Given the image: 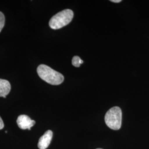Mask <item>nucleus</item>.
<instances>
[{
    "label": "nucleus",
    "instance_id": "f257e3e1",
    "mask_svg": "<svg viewBox=\"0 0 149 149\" xmlns=\"http://www.w3.org/2000/svg\"><path fill=\"white\" fill-rule=\"evenodd\" d=\"M37 73L42 80L53 85H59L64 81L63 74L44 64L38 67Z\"/></svg>",
    "mask_w": 149,
    "mask_h": 149
},
{
    "label": "nucleus",
    "instance_id": "f03ea898",
    "mask_svg": "<svg viewBox=\"0 0 149 149\" xmlns=\"http://www.w3.org/2000/svg\"><path fill=\"white\" fill-rule=\"evenodd\" d=\"M74 17L73 11L66 9L56 14L50 19L49 24L53 29H59L69 24Z\"/></svg>",
    "mask_w": 149,
    "mask_h": 149
},
{
    "label": "nucleus",
    "instance_id": "7ed1b4c3",
    "mask_svg": "<svg viewBox=\"0 0 149 149\" xmlns=\"http://www.w3.org/2000/svg\"><path fill=\"white\" fill-rule=\"evenodd\" d=\"M122 119V112L118 107L111 108L105 115V123L111 129L118 130L121 128Z\"/></svg>",
    "mask_w": 149,
    "mask_h": 149
},
{
    "label": "nucleus",
    "instance_id": "20e7f679",
    "mask_svg": "<svg viewBox=\"0 0 149 149\" xmlns=\"http://www.w3.org/2000/svg\"><path fill=\"white\" fill-rule=\"evenodd\" d=\"M17 123L19 128L21 129L31 130L32 127L36 124V122L32 120L27 115H21L17 118Z\"/></svg>",
    "mask_w": 149,
    "mask_h": 149
},
{
    "label": "nucleus",
    "instance_id": "39448f33",
    "mask_svg": "<svg viewBox=\"0 0 149 149\" xmlns=\"http://www.w3.org/2000/svg\"><path fill=\"white\" fill-rule=\"evenodd\" d=\"M53 132L49 130L47 131L39 140L38 146L39 149H46L50 144L53 138Z\"/></svg>",
    "mask_w": 149,
    "mask_h": 149
},
{
    "label": "nucleus",
    "instance_id": "423d86ee",
    "mask_svg": "<svg viewBox=\"0 0 149 149\" xmlns=\"http://www.w3.org/2000/svg\"><path fill=\"white\" fill-rule=\"evenodd\" d=\"M11 91L10 83L7 80L0 79V97L6 98Z\"/></svg>",
    "mask_w": 149,
    "mask_h": 149
},
{
    "label": "nucleus",
    "instance_id": "0eeeda50",
    "mask_svg": "<svg viewBox=\"0 0 149 149\" xmlns=\"http://www.w3.org/2000/svg\"><path fill=\"white\" fill-rule=\"evenodd\" d=\"M84 61L80 59V57L78 56H74L72 60V64L75 67H80L81 64H83Z\"/></svg>",
    "mask_w": 149,
    "mask_h": 149
},
{
    "label": "nucleus",
    "instance_id": "6e6552de",
    "mask_svg": "<svg viewBox=\"0 0 149 149\" xmlns=\"http://www.w3.org/2000/svg\"><path fill=\"white\" fill-rule=\"evenodd\" d=\"M5 22V17L3 13L0 12V32H1L2 29L4 27Z\"/></svg>",
    "mask_w": 149,
    "mask_h": 149
},
{
    "label": "nucleus",
    "instance_id": "1a4fd4ad",
    "mask_svg": "<svg viewBox=\"0 0 149 149\" xmlns=\"http://www.w3.org/2000/svg\"><path fill=\"white\" fill-rule=\"evenodd\" d=\"M3 128H4V123L2 118L0 117V130L2 129Z\"/></svg>",
    "mask_w": 149,
    "mask_h": 149
},
{
    "label": "nucleus",
    "instance_id": "9d476101",
    "mask_svg": "<svg viewBox=\"0 0 149 149\" xmlns=\"http://www.w3.org/2000/svg\"><path fill=\"white\" fill-rule=\"evenodd\" d=\"M122 1L121 0H112L111 2H114V3H119L120 2Z\"/></svg>",
    "mask_w": 149,
    "mask_h": 149
},
{
    "label": "nucleus",
    "instance_id": "9b49d317",
    "mask_svg": "<svg viewBox=\"0 0 149 149\" xmlns=\"http://www.w3.org/2000/svg\"><path fill=\"white\" fill-rule=\"evenodd\" d=\"M100 149V148H98V149Z\"/></svg>",
    "mask_w": 149,
    "mask_h": 149
}]
</instances>
